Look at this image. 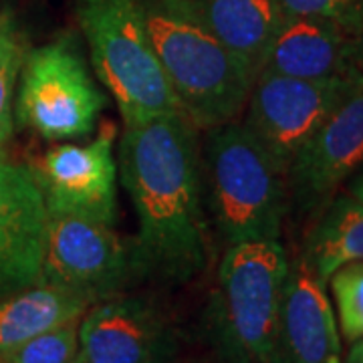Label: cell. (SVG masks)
<instances>
[{"label":"cell","mask_w":363,"mask_h":363,"mask_svg":"<svg viewBox=\"0 0 363 363\" xmlns=\"http://www.w3.org/2000/svg\"><path fill=\"white\" fill-rule=\"evenodd\" d=\"M286 271L281 238L226 247L206 311L216 363H277Z\"/></svg>","instance_id":"cell-3"},{"label":"cell","mask_w":363,"mask_h":363,"mask_svg":"<svg viewBox=\"0 0 363 363\" xmlns=\"http://www.w3.org/2000/svg\"><path fill=\"white\" fill-rule=\"evenodd\" d=\"M116 128L105 125L85 145H59L33 169L49 214H71L111 224L117 216Z\"/></svg>","instance_id":"cell-11"},{"label":"cell","mask_w":363,"mask_h":363,"mask_svg":"<svg viewBox=\"0 0 363 363\" xmlns=\"http://www.w3.org/2000/svg\"><path fill=\"white\" fill-rule=\"evenodd\" d=\"M359 83L357 77L311 81L260 71L248 95L242 123L286 178V169L303 145Z\"/></svg>","instance_id":"cell-7"},{"label":"cell","mask_w":363,"mask_h":363,"mask_svg":"<svg viewBox=\"0 0 363 363\" xmlns=\"http://www.w3.org/2000/svg\"><path fill=\"white\" fill-rule=\"evenodd\" d=\"M351 73L363 83V30L351 40Z\"/></svg>","instance_id":"cell-22"},{"label":"cell","mask_w":363,"mask_h":363,"mask_svg":"<svg viewBox=\"0 0 363 363\" xmlns=\"http://www.w3.org/2000/svg\"><path fill=\"white\" fill-rule=\"evenodd\" d=\"M79 323L81 319H75L37 335L2 357L0 363H71L79 350Z\"/></svg>","instance_id":"cell-20"},{"label":"cell","mask_w":363,"mask_h":363,"mask_svg":"<svg viewBox=\"0 0 363 363\" xmlns=\"http://www.w3.org/2000/svg\"><path fill=\"white\" fill-rule=\"evenodd\" d=\"M208 131L210 208L226 247L281 238L286 178L242 121Z\"/></svg>","instance_id":"cell-4"},{"label":"cell","mask_w":363,"mask_h":363,"mask_svg":"<svg viewBox=\"0 0 363 363\" xmlns=\"http://www.w3.org/2000/svg\"><path fill=\"white\" fill-rule=\"evenodd\" d=\"M25 47L6 23L0 25V156L14 128V87L25 63Z\"/></svg>","instance_id":"cell-19"},{"label":"cell","mask_w":363,"mask_h":363,"mask_svg":"<svg viewBox=\"0 0 363 363\" xmlns=\"http://www.w3.org/2000/svg\"><path fill=\"white\" fill-rule=\"evenodd\" d=\"M212 33L257 77L285 13L277 0H194Z\"/></svg>","instance_id":"cell-16"},{"label":"cell","mask_w":363,"mask_h":363,"mask_svg":"<svg viewBox=\"0 0 363 363\" xmlns=\"http://www.w3.org/2000/svg\"><path fill=\"white\" fill-rule=\"evenodd\" d=\"M91 65L117 101L123 123L182 113L150 39L142 2L75 0Z\"/></svg>","instance_id":"cell-5"},{"label":"cell","mask_w":363,"mask_h":363,"mask_svg":"<svg viewBox=\"0 0 363 363\" xmlns=\"http://www.w3.org/2000/svg\"><path fill=\"white\" fill-rule=\"evenodd\" d=\"M21 71L18 123L49 142L77 140L95 128L105 97L71 37L28 52Z\"/></svg>","instance_id":"cell-6"},{"label":"cell","mask_w":363,"mask_h":363,"mask_svg":"<svg viewBox=\"0 0 363 363\" xmlns=\"http://www.w3.org/2000/svg\"><path fill=\"white\" fill-rule=\"evenodd\" d=\"M341 363H363V337L351 343L350 351Z\"/></svg>","instance_id":"cell-24"},{"label":"cell","mask_w":363,"mask_h":363,"mask_svg":"<svg viewBox=\"0 0 363 363\" xmlns=\"http://www.w3.org/2000/svg\"><path fill=\"white\" fill-rule=\"evenodd\" d=\"M47 224L35 172L0 156V298L40 281Z\"/></svg>","instance_id":"cell-12"},{"label":"cell","mask_w":363,"mask_h":363,"mask_svg":"<svg viewBox=\"0 0 363 363\" xmlns=\"http://www.w3.org/2000/svg\"><path fill=\"white\" fill-rule=\"evenodd\" d=\"M281 11L295 16H315L339 25L351 37L363 30V0H277Z\"/></svg>","instance_id":"cell-21"},{"label":"cell","mask_w":363,"mask_h":363,"mask_svg":"<svg viewBox=\"0 0 363 363\" xmlns=\"http://www.w3.org/2000/svg\"><path fill=\"white\" fill-rule=\"evenodd\" d=\"M169 363H206V362H202V359H178V357H176V359H172Z\"/></svg>","instance_id":"cell-25"},{"label":"cell","mask_w":363,"mask_h":363,"mask_svg":"<svg viewBox=\"0 0 363 363\" xmlns=\"http://www.w3.org/2000/svg\"><path fill=\"white\" fill-rule=\"evenodd\" d=\"M87 298L49 283L21 289L0 298V359L61 325L81 319L89 311Z\"/></svg>","instance_id":"cell-15"},{"label":"cell","mask_w":363,"mask_h":363,"mask_svg":"<svg viewBox=\"0 0 363 363\" xmlns=\"http://www.w3.org/2000/svg\"><path fill=\"white\" fill-rule=\"evenodd\" d=\"M2 23H4V21H2V18H0V25H2Z\"/></svg>","instance_id":"cell-26"},{"label":"cell","mask_w":363,"mask_h":363,"mask_svg":"<svg viewBox=\"0 0 363 363\" xmlns=\"http://www.w3.org/2000/svg\"><path fill=\"white\" fill-rule=\"evenodd\" d=\"M350 196L363 204V166L350 178Z\"/></svg>","instance_id":"cell-23"},{"label":"cell","mask_w":363,"mask_h":363,"mask_svg":"<svg viewBox=\"0 0 363 363\" xmlns=\"http://www.w3.org/2000/svg\"><path fill=\"white\" fill-rule=\"evenodd\" d=\"M142 11L182 113L198 130L236 121L257 77L212 33L194 0H145Z\"/></svg>","instance_id":"cell-2"},{"label":"cell","mask_w":363,"mask_h":363,"mask_svg":"<svg viewBox=\"0 0 363 363\" xmlns=\"http://www.w3.org/2000/svg\"><path fill=\"white\" fill-rule=\"evenodd\" d=\"M331 285L341 337L353 343L363 337V260L339 267L327 281Z\"/></svg>","instance_id":"cell-18"},{"label":"cell","mask_w":363,"mask_h":363,"mask_svg":"<svg viewBox=\"0 0 363 363\" xmlns=\"http://www.w3.org/2000/svg\"><path fill=\"white\" fill-rule=\"evenodd\" d=\"M178 350V331L162 305L150 297L117 295L81 317L71 363H169Z\"/></svg>","instance_id":"cell-9"},{"label":"cell","mask_w":363,"mask_h":363,"mask_svg":"<svg viewBox=\"0 0 363 363\" xmlns=\"http://www.w3.org/2000/svg\"><path fill=\"white\" fill-rule=\"evenodd\" d=\"M351 40L350 33L331 21L285 14L260 71L311 81L355 77L351 73Z\"/></svg>","instance_id":"cell-14"},{"label":"cell","mask_w":363,"mask_h":363,"mask_svg":"<svg viewBox=\"0 0 363 363\" xmlns=\"http://www.w3.org/2000/svg\"><path fill=\"white\" fill-rule=\"evenodd\" d=\"M327 285L339 267L363 260V204L353 196H335L317 216L301 255Z\"/></svg>","instance_id":"cell-17"},{"label":"cell","mask_w":363,"mask_h":363,"mask_svg":"<svg viewBox=\"0 0 363 363\" xmlns=\"http://www.w3.org/2000/svg\"><path fill=\"white\" fill-rule=\"evenodd\" d=\"M135 277L131 250L111 224L49 214L39 283L57 285L97 305L117 297Z\"/></svg>","instance_id":"cell-8"},{"label":"cell","mask_w":363,"mask_h":363,"mask_svg":"<svg viewBox=\"0 0 363 363\" xmlns=\"http://www.w3.org/2000/svg\"><path fill=\"white\" fill-rule=\"evenodd\" d=\"M341 362V333L325 283L298 255L289 260L281 298L277 363Z\"/></svg>","instance_id":"cell-13"},{"label":"cell","mask_w":363,"mask_h":363,"mask_svg":"<svg viewBox=\"0 0 363 363\" xmlns=\"http://www.w3.org/2000/svg\"><path fill=\"white\" fill-rule=\"evenodd\" d=\"M363 166V83L303 145L286 169L289 204L319 216L337 190Z\"/></svg>","instance_id":"cell-10"},{"label":"cell","mask_w":363,"mask_h":363,"mask_svg":"<svg viewBox=\"0 0 363 363\" xmlns=\"http://www.w3.org/2000/svg\"><path fill=\"white\" fill-rule=\"evenodd\" d=\"M194 123L184 113L125 123L121 182L140 220L135 277L184 285L206 271L208 228Z\"/></svg>","instance_id":"cell-1"}]
</instances>
